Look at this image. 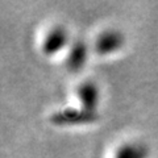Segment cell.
Here are the masks:
<instances>
[{
  "label": "cell",
  "instance_id": "6da1fadb",
  "mask_svg": "<svg viewBox=\"0 0 158 158\" xmlns=\"http://www.w3.org/2000/svg\"><path fill=\"white\" fill-rule=\"evenodd\" d=\"M98 120V113L90 112L81 108H69L54 112L50 116V121L56 125H77V124H90Z\"/></svg>",
  "mask_w": 158,
  "mask_h": 158
},
{
  "label": "cell",
  "instance_id": "7a4b0ae2",
  "mask_svg": "<svg viewBox=\"0 0 158 158\" xmlns=\"http://www.w3.org/2000/svg\"><path fill=\"white\" fill-rule=\"evenodd\" d=\"M123 45H124V36L115 29H107L98 36L95 49L99 54L106 56L118 50Z\"/></svg>",
  "mask_w": 158,
  "mask_h": 158
},
{
  "label": "cell",
  "instance_id": "3957f363",
  "mask_svg": "<svg viewBox=\"0 0 158 158\" xmlns=\"http://www.w3.org/2000/svg\"><path fill=\"white\" fill-rule=\"evenodd\" d=\"M69 42V34L65 28L54 27L48 32L42 42V52L46 56H54L61 52Z\"/></svg>",
  "mask_w": 158,
  "mask_h": 158
},
{
  "label": "cell",
  "instance_id": "277c9868",
  "mask_svg": "<svg viewBox=\"0 0 158 158\" xmlns=\"http://www.w3.org/2000/svg\"><path fill=\"white\" fill-rule=\"evenodd\" d=\"M78 98L82 108L90 112H96L99 103V88L94 82L85 81L78 87Z\"/></svg>",
  "mask_w": 158,
  "mask_h": 158
},
{
  "label": "cell",
  "instance_id": "5b68a950",
  "mask_svg": "<svg viewBox=\"0 0 158 158\" xmlns=\"http://www.w3.org/2000/svg\"><path fill=\"white\" fill-rule=\"evenodd\" d=\"M87 56H88V49L87 45L83 41H75L71 45L70 50L67 54V59H66V66L69 67V70L71 71H78L86 65L87 61Z\"/></svg>",
  "mask_w": 158,
  "mask_h": 158
},
{
  "label": "cell",
  "instance_id": "8992f818",
  "mask_svg": "<svg viewBox=\"0 0 158 158\" xmlns=\"http://www.w3.org/2000/svg\"><path fill=\"white\" fill-rule=\"evenodd\" d=\"M148 148L140 142H125L118 146L113 158H146Z\"/></svg>",
  "mask_w": 158,
  "mask_h": 158
}]
</instances>
